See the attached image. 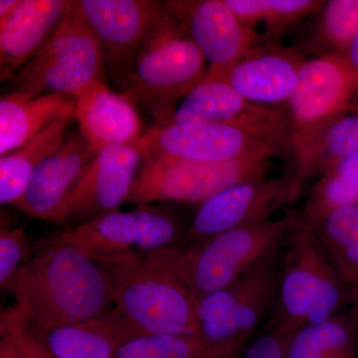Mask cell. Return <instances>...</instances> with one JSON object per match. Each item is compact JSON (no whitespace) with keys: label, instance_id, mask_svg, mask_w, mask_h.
Listing matches in <instances>:
<instances>
[{"label":"cell","instance_id":"obj_25","mask_svg":"<svg viewBox=\"0 0 358 358\" xmlns=\"http://www.w3.org/2000/svg\"><path fill=\"white\" fill-rule=\"evenodd\" d=\"M358 152V115H343L331 122L296 159L301 185L310 176H324L339 162Z\"/></svg>","mask_w":358,"mask_h":358},{"label":"cell","instance_id":"obj_30","mask_svg":"<svg viewBox=\"0 0 358 358\" xmlns=\"http://www.w3.org/2000/svg\"><path fill=\"white\" fill-rule=\"evenodd\" d=\"M0 322L6 324L15 336L20 358H56L47 345L45 334L30 322L20 306L3 308Z\"/></svg>","mask_w":358,"mask_h":358},{"label":"cell","instance_id":"obj_7","mask_svg":"<svg viewBox=\"0 0 358 358\" xmlns=\"http://www.w3.org/2000/svg\"><path fill=\"white\" fill-rule=\"evenodd\" d=\"M186 229L173 211L148 204L103 214L55 237L103 266H114L150 252L181 246Z\"/></svg>","mask_w":358,"mask_h":358},{"label":"cell","instance_id":"obj_32","mask_svg":"<svg viewBox=\"0 0 358 358\" xmlns=\"http://www.w3.org/2000/svg\"><path fill=\"white\" fill-rule=\"evenodd\" d=\"M288 334L266 322L265 327L250 339L242 358H288Z\"/></svg>","mask_w":358,"mask_h":358},{"label":"cell","instance_id":"obj_26","mask_svg":"<svg viewBox=\"0 0 358 358\" xmlns=\"http://www.w3.org/2000/svg\"><path fill=\"white\" fill-rule=\"evenodd\" d=\"M244 25L264 21L274 33L293 24L308 14L319 10L324 2L315 0H225Z\"/></svg>","mask_w":358,"mask_h":358},{"label":"cell","instance_id":"obj_31","mask_svg":"<svg viewBox=\"0 0 358 358\" xmlns=\"http://www.w3.org/2000/svg\"><path fill=\"white\" fill-rule=\"evenodd\" d=\"M29 240L24 228L0 229V287L3 291L10 288L14 277L27 261Z\"/></svg>","mask_w":358,"mask_h":358},{"label":"cell","instance_id":"obj_22","mask_svg":"<svg viewBox=\"0 0 358 358\" xmlns=\"http://www.w3.org/2000/svg\"><path fill=\"white\" fill-rule=\"evenodd\" d=\"M74 115H66L28 141L22 147L0 157V203L15 204L27 189L40 164L57 152Z\"/></svg>","mask_w":358,"mask_h":358},{"label":"cell","instance_id":"obj_2","mask_svg":"<svg viewBox=\"0 0 358 358\" xmlns=\"http://www.w3.org/2000/svg\"><path fill=\"white\" fill-rule=\"evenodd\" d=\"M180 252L176 246L105 266L114 289L110 312L131 339L197 336V299L181 268Z\"/></svg>","mask_w":358,"mask_h":358},{"label":"cell","instance_id":"obj_8","mask_svg":"<svg viewBox=\"0 0 358 358\" xmlns=\"http://www.w3.org/2000/svg\"><path fill=\"white\" fill-rule=\"evenodd\" d=\"M281 255L268 259L225 287L197 300V336L215 350L248 343L277 305Z\"/></svg>","mask_w":358,"mask_h":358},{"label":"cell","instance_id":"obj_35","mask_svg":"<svg viewBox=\"0 0 358 358\" xmlns=\"http://www.w3.org/2000/svg\"><path fill=\"white\" fill-rule=\"evenodd\" d=\"M248 343L233 346V348H227V350H222V352H219L206 358H242L245 348H246L247 343Z\"/></svg>","mask_w":358,"mask_h":358},{"label":"cell","instance_id":"obj_1","mask_svg":"<svg viewBox=\"0 0 358 358\" xmlns=\"http://www.w3.org/2000/svg\"><path fill=\"white\" fill-rule=\"evenodd\" d=\"M8 292L44 334L103 317L114 305L108 268L56 237L20 268Z\"/></svg>","mask_w":358,"mask_h":358},{"label":"cell","instance_id":"obj_34","mask_svg":"<svg viewBox=\"0 0 358 358\" xmlns=\"http://www.w3.org/2000/svg\"><path fill=\"white\" fill-rule=\"evenodd\" d=\"M341 55L352 66L353 69L358 72V32Z\"/></svg>","mask_w":358,"mask_h":358},{"label":"cell","instance_id":"obj_23","mask_svg":"<svg viewBox=\"0 0 358 358\" xmlns=\"http://www.w3.org/2000/svg\"><path fill=\"white\" fill-rule=\"evenodd\" d=\"M45 338L56 358H113L122 343L131 339L110 312L56 327Z\"/></svg>","mask_w":358,"mask_h":358},{"label":"cell","instance_id":"obj_33","mask_svg":"<svg viewBox=\"0 0 358 358\" xmlns=\"http://www.w3.org/2000/svg\"><path fill=\"white\" fill-rule=\"evenodd\" d=\"M0 358H20L15 336L3 322H0Z\"/></svg>","mask_w":358,"mask_h":358},{"label":"cell","instance_id":"obj_4","mask_svg":"<svg viewBox=\"0 0 358 358\" xmlns=\"http://www.w3.org/2000/svg\"><path fill=\"white\" fill-rule=\"evenodd\" d=\"M277 305L268 324L291 336L296 329L338 315L350 291L313 228L298 222L282 252Z\"/></svg>","mask_w":358,"mask_h":358},{"label":"cell","instance_id":"obj_19","mask_svg":"<svg viewBox=\"0 0 358 358\" xmlns=\"http://www.w3.org/2000/svg\"><path fill=\"white\" fill-rule=\"evenodd\" d=\"M72 4L67 0H20L13 13L0 23L1 80L13 79L42 48Z\"/></svg>","mask_w":358,"mask_h":358},{"label":"cell","instance_id":"obj_6","mask_svg":"<svg viewBox=\"0 0 358 358\" xmlns=\"http://www.w3.org/2000/svg\"><path fill=\"white\" fill-rule=\"evenodd\" d=\"M10 81L13 92L31 96L61 94L75 100L96 84L107 82L102 48L71 7L50 38Z\"/></svg>","mask_w":358,"mask_h":358},{"label":"cell","instance_id":"obj_12","mask_svg":"<svg viewBox=\"0 0 358 358\" xmlns=\"http://www.w3.org/2000/svg\"><path fill=\"white\" fill-rule=\"evenodd\" d=\"M134 145L143 159L162 157L203 164L271 159L282 154L280 148L240 129L195 122L157 124Z\"/></svg>","mask_w":358,"mask_h":358},{"label":"cell","instance_id":"obj_28","mask_svg":"<svg viewBox=\"0 0 358 358\" xmlns=\"http://www.w3.org/2000/svg\"><path fill=\"white\" fill-rule=\"evenodd\" d=\"M358 32V0L327 1L320 20V35L324 43L343 53Z\"/></svg>","mask_w":358,"mask_h":358},{"label":"cell","instance_id":"obj_5","mask_svg":"<svg viewBox=\"0 0 358 358\" xmlns=\"http://www.w3.org/2000/svg\"><path fill=\"white\" fill-rule=\"evenodd\" d=\"M298 220V214H289L181 246V268L197 300L229 286L264 261L281 255Z\"/></svg>","mask_w":358,"mask_h":358},{"label":"cell","instance_id":"obj_29","mask_svg":"<svg viewBox=\"0 0 358 358\" xmlns=\"http://www.w3.org/2000/svg\"><path fill=\"white\" fill-rule=\"evenodd\" d=\"M329 255L358 243V205L327 214L313 227Z\"/></svg>","mask_w":358,"mask_h":358},{"label":"cell","instance_id":"obj_24","mask_svg":"<svg viewBox=\"0 0 358 358\" xmlns=\"http://www.w3.org/2000/svg\"><path fill=\"white\" fill-rule=\"evenodd\" d=\"M357 329L352 313L308 324L289 336L287 357L357 358Z\"/></svg>","mask_w":358,"mask_h":358},{"label":"cell","instance_id":"obj_20","mask_svg":"<svg viewBox=\"0 0 358 358\" xmlns=\"http://www.w3.org/2000/svg\"><path fill=\"white\" fill-rule=\"evenodd\" d=\"M303 62L289 52L257 48L221 80L253 102L281 105L293 95Z\"/></svg>","mask_w":358,"mask_h":358},{"label":"cell","instance_id":"obj_9","mask_svg":"<svg viewBox=\"0 0 358 358\" xmlns=\"http://www.w3.org/2000/svg\"><path fill=\"white\" fill-rule=\"evenodd\" d=\"M270 159H248L219 164L148 157L136 176L129 202L202 204L216 193L239 183L267 178Z\"/></svg>","mask_w":358,"mask_h":358},{"label":"cell","instance_id":"obj_36","mask_svg":"<svg viewBox=\"0 0 358 358\" xmlns=\"http://www.w3.org/2000/svg\"><path fill=\"white\" fill-rule=\"evenodd\" d=\"M20 2V0H1L0 1V23L6 21L13 13Z\"/></svg>","mask_w":358,"mask_h":358},{"label":"cell","instance_id":"obj_11","mask_svg":"<svg viewBox=\"0 0 358 358\" xmlns=\"http://www.w3.org/2000/svg\"><path fill=\"white\" fill-rule=\"evenodd\" d=\"M183 122L225 124L271 143L282 152L291 150L289 108L253 102L238 94L223 80L202 78L173 110L166 124Z\"/></svg>","mask_w":358,"mask_h":358},{"label":"cell","instance_id":"obj_15","mask_svg":"<svg viewBox=\"0 0 358 358\" xmlns=\"http://www.w3.org/2000/svg\"><path fill=\"white\" fill-rule=\"evenodd\" d=\"M136 145H115L96 152L59 212V224L81 223L117 210L128 201L143 164Z\"/></svg>","mask_w":358,"mask_h":358},{"label":"cell","instance_id":"obj_13","mask_svg":"<svg viewBox=\"0 0 358 358\" xmlns=\"http://www.w3.org/2000/svg\"><path fill=\"white\" fill-rule=\"evenodd\" d=\"M301 188L303 185L294 171L279 178L230 186L199 205L181 246L271 220L275 212L296 201Z\"/></svg>","mask_w":358,"mask_h":358},{"label":"cell","instance_id":"obj_27","mask_svg":"<svg viewBox=\"0 0 358 358\" xmlns=\"http://www.w3.org/2000/svg\"><path fill=\"white\" fill-rule=\"evenodd\" d=\"M225 350L195 336H145L122 343L113 358H206Z\"/></svg>","mask_w":358,"mask_h":358},{"label":"cell","instance_id":"obj_14","mask_svg":"<svg viewBox=\"0 0 358 358\" xmlns=\"http://www.w3.org/2000/svg\"><path fill=\"white\" fill-rule=\"evenodd\" d=\"M164 3L209 63L205 79H222L258 48L260 36L238 20L225 0H169Z\"/></svg>","mask_w":358,"mask_h":358},{"label":"cell","instance_id":"obj_17","mask_svg":"<svg viewBox=\"0 0 358 358\" xmlns=\"http://www.w3.org/2000/svg\"><path fill=\"white\" fill-rule=\"evenodd\" d=\"M96 154L81 134H71L57 152L40 164L14 207L30 217L56 222L66 199Z\"/></svg>","mask_w":358,"mask_h":358},{"label":"cell","instance_id":"obj_18","mask_svg":"<svg viewBox=\"0 0 358 358\" xmlns=\"http://www.w3.org/2000/svg\"><path fill=\"white\" fill-rule=\"evenodd\" d=\"M74 119L79 133L96 150L134 145L143 136V124L134 103L101 82L75 99Z\"/></svg>","mask_w":358,"mask_h":358},{"label":"cell","instance_id":"obj_3","mask_svg":"<svg viewBox=\"0 0 358 358\" xmlns=\"http://www.w3.org/2000/svg\"><path fill=\"white\" fill-rule=\"evenodd\" d=\"M205 66L201 52L164 3L131 60L124 94L147 103L157 124H166L173 103L201 81Z\"/></svg>","mask_w":358,"mask_h":358},{"label":"cell","instance_id":"obj_10","mask_svg":"<svg viewBox=\"0 0 358 358\" xmlns=\"http://www.w3.org/2000/svg\"><path fill=\"white\" fill-rule=\"evenodd\" d=\"M357 101L358 72L341 54L303 62L296 90L288 101L294 159Z\"/></svg>","mask_w":358,"mask_h":358},{"label":"cell","instance_id":"obj_16","mask_svg":"<svg viewBox=\"0 0 358 358\" xmlns=\"http://www.w3.org/2000/svg\"><path fill=\"white\" fill-rule=\"evenodd\" d=\"M162 6L164 2L150 0H79L73 1L72 10L98 39L106 68L124 81Z\"/></svg>","mask_w":358,"mask_h":358},{"label":"cell","instance_id":"obj_37","mask_svg":"<svg viewBox=\"0 0 358 358\" xmlns=\"http://www.w3.org/2000/svg\"><path fill=\"white\" fill-rule=\"evenodd\" d=\"M350 300L353 301L355 303V307H353V310L352 312L353 317H355V322H357V326L358 329V287L355 289H352L350 293Z\"/></svg>","mask_w":358,"mask_h":358},{"label":"cell","instance_id":"obj_21","mask_svg":"<svg viewBox=\"0 0 358 358\" xmlns=\"http://www.w3.org/2000/svg\"><path fill=\"white\" fill-rule=\"evenodd\" d=\"M75 100L61 94L31 96L13 92L0 100V155L22 147L66 115H74Z\"/></svg>","mask_w":358,"mask_h":358}]
</instances>
